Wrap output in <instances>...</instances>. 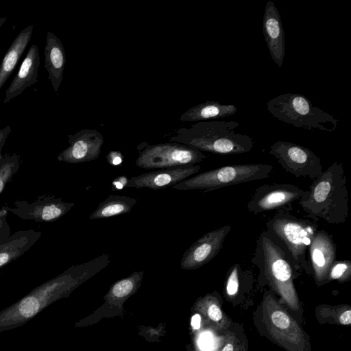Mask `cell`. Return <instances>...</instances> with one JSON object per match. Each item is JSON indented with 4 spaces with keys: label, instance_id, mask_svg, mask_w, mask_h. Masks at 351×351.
Instances as JSON below:
<instances>
[{
    "label": "cell",
    "instance_id": "44dd1931",
    "mask_svg": "<svg viewBox=\"0 0 351 351\" xmlns=\"http://www.w3.org/2000/svg\"><path fill=\"white\" fill-rule=\"evenodd\" d=\"M34 25L23 28L14 38L0 64V90L12 74L26 49L33 33Z\"/></svg>",
    "mask_w": 351,
    "mask_h": 351
},
{
    "label": "cell",
    "instance_id": "52a82bcc",
    "mask_svg": "<svg viewBox=\"0 0 351 351\" xmlns=\"http://www.w3.org/2000/svg\"><path fill=\"white\" fill-rule=\"evenodd\" d=\"M273 166L262 163L230 165L197 173L171 186L173 189L209 192L223 187L268 178Z\"/></svg>",
    "mask_w": 351,
    "mask_h": 351
},
{
    "label": "cell",
    "instance_id": "9a60e30c",
    "mask_svg": "<svg viewBox=\"0 0 351 351\" xmlns=\"http://www.w3.org/2000/svg\"><path fill=\"white\" fill-rule=\"evenodd\" d=\"M312 275L317 285L326 282L332 264L337 261V246L332 236L324 230H318L308 247Z\"/></svg>",
    "mask_w": 351,
    "mask_h": 351
},
{
    "label": "cell",
    "instance_id": "3957f363",
    "mask_svg": "<svg viewBox=\"0 0 351 351\" xmlns=\"http://www.w3.org/2000/svg\"><path fill=\"white\" fill-rule=\"evenodd\" d=\"M251 262L258 268L261 280L290 308L298 310L300 303L293 280L299 271L283 247L266 230L256 239Z\"/></svg>",
    "mask_w": 351,
    "mask_h": 351
},
{
    "label": "cell",
    "instance_id": "ac0fdd59",
    "mask_svg": "<svg viewBox=\"0 0 351 351\" xmlns=\"http://www.w3.org/2000/svg\"><path fill=\"white\" fill-rule=\"evenodd\" d=\"M40 62L38 48L36 45H32L29 47L17 74L5 91L4 104L21 94L24 90L38 82Z\"/></svg>",
    "mask_w": 351,
    "mask_h": 351
},
{
    "label": "cell",
    "instance_id": "d590c367",
    "mask_svg": "<svg viewBox=\"0 0 351 351\" xmlns=\"http://www.w3.org/2000/svg\"><path fill=\"white\" fill-rule=\"evenodd\" d=\"M5 138V136L1 132L0 134V158H1V147H2L3 145Z\"/></svg>",
    "mask_w": 351,
    "mask_h": 351
},
{
    "label": "cell",
    "instance_id": "4316f807",
    "mask_svg": "<svg viewBox=\"0 0 351 351\" xmlns=\"http://www.w3.org/2000/svg\"><path fill=\"white\" fill-rule=\"evenodd\" d=\"M351 278V262L349 260H337L331 266L326 278V282L337 280L345 282Z\"/></svg>",
    "mask_w": 351,
    "mask_h": 351
},
{
    "label": "cell",
    "instance_id": "4dcf8cb0",
    "mask_svg": "<svg viewBox=\"0 0 351 351\" xmlns=\"http://www.w3.org/2000/svg\"><path fill=\"white\" fill-rule=\"evenodd\" d=\"M128 180L129 178L123 176L116 178L112 182V190L114 191L126 188Z\"/></svg>",
    "mask_w": 351,
    "mask_h": 351
},
{
    "label": "cell",
    "instance_id": "8992f818",
    "mask_svg": "<svg viewBox=\"0 0 351 351\" xmlns=\"http://www.w3.org/2000/svg\"><path fill=\"white\" fill-rule=\"evenodd\" d=\"M267 106L269 112L279 121L310 131L332 132L339 124L337 119L300 93L281 94L270 99Z\"/></svg>",
    "mask_w": 351,
    "mask_h": 351
},
{
    "label": "cell",
    "instance_id": "f546056e",
    "mask_svg": "<svg viewBox=\"0 0 351 351\" xmlns=\"http://www.w3.org/2000/svg\"><path fill=\"white\" fill-rule=\"evenodd\" d=\"M237 340L233 333L227 335L225 344L221 351H238Z\"/></svg>",
    "mask_w": 351,
    "mask_h": 351
},
{
    "label": "cell",
    "instance_id": "1f68e13d",
    "mask_svg": "<svg viewBox=\"0 0 351 351\" xmlns=\"http://www.w3.org/2000/svg\"><path fill=\"white\" fill-rule=\"evenodd\" d=\"M106 159L111 165H117L121 163L123 157L121 154L119 152H110L108 155L106 156Z\"/></svg>",
    "mask_w": 351,
    "mask_h": 351
},
{
    "label": "cell",
    "instance_id": "836d02e7",
    "mask_svg": "<svg viewBox=\"0 0 351 351\" xmlns=\"http://www.w3.org/2000/svg\"><path fill=\"white\" fill-rule=\"evenodd\" d=\"M202 318L200 315L195 314L192 316L191 320V324L194 330H199L201 327Z\"/></svg>",
    "mask_w": 351,
    "mask_h": 351
},
{
    "label": "cell",
    "instance_id": "30bf717a",
    "mask_svg": "<svg viewBox=\"0 0 351 351\" xmlns=\"http://www.w3.org/2000/svg\"><path fill=\"white\" fill-rule=\"evenodd\" d=\"M269 154L289 173L315 180L322 171L319 158L308 148L297 143L278 141L271 145Z\"/></svg>",
    "mask_w": 351,
    "mask_h": 351
},
{
    "label": "cell",
    "instance_id": "9c48e42d",
    "mask_svg": "<svg viewBox=\"0 0 351 351\" xmlns=\"http://www.w3.org/2000/svg\"><path fill=\"white\" fill-rule=\"evenodd\" d=\"M205 158L206 156L196 148L169 142L145 146L139 152L135 165L145 169H166L195 165Z\"/></svg>",
    "mask_w": 351,
    "mask_h": 351
},
{
    "label": "cell",
    "instance_id": "5bb4252c",
    "mask_svg": "<svg viewBox=\"0 0 351 351\" xmlns=\"http://www.w3.org/2000/svg\"><path fill=\"white\" fill-rule=\"evenodd\" d=\"M69 145L58 156V160L71 164L97 159L104 144V137L94 129H83L68 136Z\"/></svg>",
    "mask_w": 351,
    "mask_h": 351
},
{
    "label": "cell",
    "instance_id": "ffe728a7",
    "mask_svg": "<svg viewBox=\"0 0 351 351\" xmlns=\"http://www.w3.org/2000/svg\"><path fill=\"white\" fill-rule=\"evenodd\" d=\"M42 235L34 230H20L0 240V267L9 264L28 251Z\"/></svg>",
    "mask_w": 351,
    "mask_h": 351
},
{
    "label": "cell",
    "instance_id": "7a4b0ae2",
    "mask_svg": "<svg viewBox=\"0 0 351 351\" xmlns=\"http://www.w3.org/2000/svg\"><path fill=\"white\" fill-rule=\"evenodd\" d=\"M298 204L313 221L344 223L348 216L347 180L342 163L334 162L306 190Z\"/></svg>",
    "mask_w": 351,
    "mask_h": 351
},
{
    "label": "cell",
    "instance_id": "7c38bea8",
    "mask_svg": "<svg viewBox=\"0 0 351 351\" xmlns=\"http://www.w3.org/2000/svg\"><path fill=\"white\" fill-rule=\"evenodd\" d=\"M74 205L73 202H64L60 197L44 195L32 202L16 200L13 203L12 207L4 208L8 213L11 212L22 219L51 222L63 217Z\"/></svg>",
    "mask_w": 351,
    "mask_h": 351
},
{
    "label": "cell",
    "instance_id": "7402d4cb",
    "mask_svg": "<svg viewBox=\"0 0 351 351\" xmlns=\"http://www.w3.org/2000/svg\"><path fill=\"white\" fill-rule=\"evenodd\" d=\"M237 111L232 104H221L215 101H207L197 104L185 111L180 117L182 122L207 121L208 120L226 118Z\"/></svg>",
    "mask_w": 351,
    "mask_h": 351
},
{
    "label": "cell",
    "instance_id": "e0dca14e",
    "mask_svg": "<svg viewBox=\"0 0 351 351\" xmlns=\"http://www.w3.org/2000/svg\"><path fill=\"white\" fill-rule=\"evenodd\" d=\"M263 22V36L270 56L281 67L285 56V34L280 12L271 0L266 3Z\"/></svg>",
    "mask_w": 351,
    "mask_h": 351
},
{
    "label": "cell",
    "instance_id": "74e56055",
    "mask_svg": "<svg viewBox=\"0 0 351 351\" xmlns=\"http://www.w3.org/2000/svg\"><path fill=\"white\" fill-rule=\"evenodd\" d=\"M242 351H245V348H243Z\"/></svg>",
    "mask_w": 351,
    "mask_h": 351
},
{
    "label": "cell",
    "instance_id": "ba28073f",
    "mask_svg": "<svg viewBox=\"0 0 351 351\" xmlns=\"http://www.w3.org/2000/svg\"><path fill=\"white\" fill-rule=\"evenodd\" d=\"M262 311L267 330L278 345L287 351H311L308 336L272 294L264 297Z\"/></svg>",
    "mask_w": 351,
    "mask_h": 351
},
{
    "label": "cell",
    "instance_id": "e575fe53",
    "mask_svg": "<svg viewBox=\"0 0 351 351\" xmlns=\"http://www.w3.org/2000/svg\"><path fill=\"white\" fill-rule=\"evenodd\" d=\"M11 235V230L10 228L0 229V240L8 237Z\"/></svg>",
    "mask_w": 351,
    "mask_h": 351
},
{
    "label": "cell",
    "instance_id": "d6986e66",
    "mask_svg": "<svg viewBox=\"0 0 351 351\" xmlns=\"http://www.w3.org/2000/svg\"><path fill=\"white\" fill-rule=\"evenodd\" d=\"M44 55L45 68L48 73L53 89L58 94L62 82L66 54L60 40L50 32L47 34Z\"/></svg>",
    "mask_w": 351,
    "mask_h": 351
},
{
    "label": "cell",
    "instance_id": "8d00e7d4",
    "mask_svg": "<svg viewBox=\"0 0 351 351\" xmlns=\"http://www.w3.org/2000/svg\"><path fill=\"white\" fill-rule=\"evenodd\" d=\"M7 19L5 17L0 18V28L3 25V23L6 21Z\"/></svg>",
    "mask_w": 351,
    "mask_h": 351
},
{
    "label": "cell",
    "instance_id": "8fae6325",
    "mask_svg": "<svg viewBox=\"0 0 351 351\" xmlns=\"http://www.w3.org/2000/svg\"><path fill=\"white\" fill-rule=\"evenodd\" d=\"M305 191L290 183L266 184L258 187L247 204L254 215L268 211L293 210V204L299 201Z\"/></svg>",
    "mask_w": 351,
    "mask_h": 351
},
{
    "label": "cell",
    "instance_id": "6da1fadb",
    "mask_svg": "<svg viewBox=\"0 0 351 351\" xmlns=\"http://www.w3.org/2000/svg\"><path fill=\"white\" fill-rule=\"evenodd\" d=\"M110 262L109 255L103 253L87 262L71 266L60 275L36 287L0 311V332L25 324L77 282L99 271Z\"/></svg>",
    "mask_w": 351,
    "mask_h": 351
},
{
    "label": "cell",
    "instance_id": "f1b7e54d",
    "mask_svg": "<svg viewBox=\"0 0 351 351\" xmlns=\"http://www.w3.org/2000/svg\"><path fill=\"white\" fill-rule=\"evenodd\" d=\"M241 273V266L239 263L234 264L229 269L225 285L226 293L228 297L233 298L238 293Z\"/></svg>",
    "mask_w": 351,
    "mask_h": 351
},
{
    "label": "cell",
    "instance_id": "484cf974",
    "mask_svg": "<svg viewBox=\"0 0 351 351\" xmlns=\"http://www.w3.org/2000/svg\"><path fill=\"white\" fill-rule=\"evenodd\" d=\"M319 313L324 318L332 317L339 324L346 326L351 324V309L348 305L335 307L324 306L319 308Z\"/></svg>",
    "mask_w": 351,
    "mask_h": 351
},
{
    "label": "cell",
    "instance_id": "d4e9b609",
    "mask_svg": "<svg viewBox=\"0 0 351 351\" xmlns=\"http://www.w3.org/2000/svg\"><path fill=\"white\" fill-rule=\"evenodd\" d=\"M20 165L19 158L13 154L0 158V194L14 175L16 173Z\"/></svg>",
    "mask_w": 351,
    "mask_h": 351
},
{
    "label": "cell",
    "instance_id": "2e32d148",
    "mask_svg": "<svg viewBox=\"0 0 351 351\" xmlns=\"http://www.w3.org/2000/svg\"><path fill=\"white\" fill-rule=\"evenodd\" d=\"M200 169V165H195L161 169L144 173L129 178L126 188L164 189L197 174Z\"/></svg>",
    "mask_w": 351,
    "mask_h": 351
},
{
    "label": "cell",
    "instance_id": "603a6c76",
    "mask_svg": "<svg viewBox=\"0 0 351 351\" xmlns=\"http://www.w3.org/2000/svg\"><path fill=\"white\" fill-rule=\"evenodd\" d=\"M136 202L137 199L134 197L109 195L90 214L89 218L90 219H98L126 214L131 211Z\"/></svg>",
    "mask_w": 351,
    "mask_h": 351
},
{
    "label": "cell",
    "instance_id": "5b68a950",
    "mask_svg": "<svg viewBox=\"0 0 351 351\" xmlns=\"http://www.w3.org/2000/svg\"><path fill=\"white\" fill-rule=\"evenodd\" d=\"M266 231L286 250L296 269L312 274L306 252L312 239L318 230L313 220L298 218L291 212L276 211L265 223Z\"/></svg>",
    "mask_w": 351,
    "mask_h": 351
},
{
    "label": "cell",
    "instance_id": "83f0119b",
    "mask_svg": "<svg viewBox=\"0 0 351 351\" xmlns=\"http://www.w3.org/2000/svg\"><path fill=\"white\" fill-rule=\"evenodd\" d=\"M143 271L134 272L128 278L117 282L112 287V293L117 298H123L129 295L136 285V282L140 280Z\"/></svg>",
    "mask_w": 351,
    "mask_h": 351
},
{
    "label": "cell",
    "instance_id": "4fadbf2b",
    "mask_svg": "<svg viewBox=\"0 0 351 351\" xmlns=\"http://www.w3.org/2000/svg\"><path fill=\"white\" fill-rule=\"evenodd\" d=\"M231 229V226L226 225L199 238L183 254L181 267L186 270L195 269L212 261L223 247Z\"/></svg>",
    "mask_w": 351,
    "mask_h": 351
},
{
    "label": "cell",
    "instance_id": "cb8c5ba5",
    "mask_svg": "<svg viewBox=\"0 0 351 351\" xmlns=\"http://www.w3.org/2000/svg\"><path fill=\"white\" fill-rule=\"evenodd\" d=\"M206 314L214 325L215 328L222 332L227 330L230 325V320L221 310L219 301L214 296H210L206 301Z\"/></svg>",
    "mask_w": 351,
    "mask_h": 351
},
{
    "label": "cell",
    "instance_id": "d6a6232c",
    "mask_svg": "<svg viewBox=\"0 0 351 351\" xmlns=\"http://www.w3.org/2000/svg\"><path fill=\"white\" fill-rule=\"evenodd\" d=\"M7 213L4 206L0 209V229L10 228L6 219Z\"/></svg>",
    "mask_w": 351,
    "mask_h": 351
},
{
    "label": "cell",
    "instance_id": "277c9868",
    "mask_svg": "<svg viewBox=\"0 0 351 351\" xmlns=\"http://www.w3.org/2000/svg\"><path fill=\"white\" fill-rule=\"evenodd\" d=\"M238 126L235 121H199L176 130L169 142L220 155L245 154L251 151L254 142L252 137L237 133L234 129Z\"/></svg>",
    "mask_w": 351,
    "mask_h": 351
}]
</instances>
